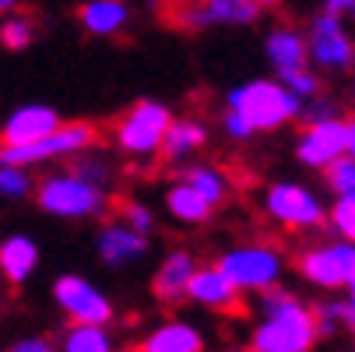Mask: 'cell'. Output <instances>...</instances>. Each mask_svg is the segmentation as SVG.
<instances>
[{
  "instance_id": "cell-1",
  "label": "cell",
  "mask_w": 355,
  "mask_h": 352,
  "mask_svg": "<svg viewBox=\"0 0 355 352\" xmlns=\"http://www.w3.org/2000/svg\"><path fill=\"white\" fill-rule=\"evenodd\" d=\"M317 342L313 307L282 285L261 292V324L250 331V352H310Z\"/></svg>"
},
{
  "instance_id": "cell-2",
  "label": "cell",
  "mask_w": 355,
  "mask_h": 352,
  "mask_svg": "<svg viewBox=\"0 0 355 352\" xmlns=\"http://www.w3.org/2000/svg\"><path fill=\"white\" fill-rule=\"evenodd\" d=\"M225 110H236L253 134H271L299 120L302 99H295L278 78H250L225 95Z\"/></svg>"
},
{
  "instance_id": "cell-3",
  "label": "cell",
  "mask_w": 355,
  "mask_h": 352,
  "mask_svg": "<svg viewBox=\"0 0 355 352\" xmlns=\"http://www.w3.org/2000/svg\"><path fill=\"white\" fill-rule=\"evenodd\" d=\"M35 205L42 215H53V219H103L110 212V194L106 187H95L85 183L81 176H74L71 169L60 173H49L35 183Z\"/></svg>"
},
{
  "instance_id": "cell-4",
  "label": "cell",
  "mask_w": 355,
  "mask_h": 352,
  "mask_svg": "<svg viewBox=\"0 0 355 352\" xmlns=\"http://www.w3.org/2000/svg\"><path fill=\"white\" fill-rule=\"evenodd\" d=\"M98 141V127L92 120H60L53 131L39 141L28 144H0V162L11 166H42V162H57V159H71L85 148H92Z\"/></svg>"
},
{
  "instance_id": "cell-5",
  "label": "cell",
  "mask_w": 355,
  "mask_h": 352,
  "mask_svg": "<svg viewBox=\"0 0 355 352\" xmlns=\"http://www.w3.org/2000/svg\"><path fill=\"white\" fill-rule=\"evenodd\" d=\"M239 292H264L282 282L285 258L271 243H236L215 261Z\"/></svg>"
},
{
  "instance_id": "cell-6",
  "label": "cell",
  "mask_w": 355,
  "mask_h": 352,
  "mask_svg": "<svg viewBox=\"0 0 355 352\" xmlns=\"http://www.w3.org/2000/svg\"><path fill=\"white\" fill-rule=\"evenodd\" d=\"M169 124H173V113L166 103H159V99H141V103H134L116 120L113 144L130 159H151V156H159L162 134Z\"/></svg>"
},
{
  "instance_id": "cell-7",
  "label": "cell",
  "mask_w": 355,
  "mask_h": 352,
  "mask_svg": "<svg viewBox=\"0 0 355 352\" xmlns=\"http://www.w3.org/2000/svg\"><path fill=\"white\" fill-rule=\"evenodd\" d=\"M264 212H268V219H275L278 226H285L292 233L327 226L324 201L310 187H302L295 180H278L264 190Z\"/></svg>"
},
{
  "instance_id": "cell-8",
  "label": "cell",
  "mask_w": 355,
  "mask_h": 352,
  "mask_svg": "<svg viewBox=\"0 0 355 352\" xmlns=\"http://www.w3.org/2000/svg\"><path fill=\"white\" fill-rule=\"evenodd\" d=\"M306 57L313 67L331 71V74H348L355 71V39L345 28V18H334L320 11L310 25L306 35Z\"/></svg>"
},
{
  "instance_id": "cell-9",
  "label": "cell",
  "mask_w": 355,
  "mask_h": 352,
  "mask_svg": "<svg viewBox=\"0 0 355 352\" xmlns=\"http://www.w3.org/2000/svg\"><path fill=\"white\" fill-rule=\"evenodd\" d=\"M295 271L306 278L317 289H345V282L355 271V243L348 240H331V243H317L306 246L302 254L295 258Z\"/></svg>"
},
{
  "instance_id": "cell-10",
  "label": "cell",
  "mask_w": 355,
  "mask_h": 352,
  "mask_svg": "<svg viewBox=\"0 0 355 352\" xmlns=\"http://www.w3.org/2000/svg\"><path fill=\"white\" fill-rule=\"evenodd\" d=\"M53 303L71 317V324H106L113 321V303L103 289H95L81 275H60L53 282Z\"/></svg>"
},
{
  "instance_id": "cell-11",
  "label": "cell",
  "mask_w": 355,
  "mask_h": 352,
  "mask_svg": "<svg viewBox=\"0 0 355 352\" xmlns=\"http://www.w3.org/2000/svg\"><path fill=\"white\" fill-rule=\"evenodd\" d=\"M338 156H345V120L331 117V120H310L299 131L295 141V159L306 169H324L331 166Z\"/></svg>"
},
{
  "instance_id": "cell-12",
  "label": "cell",
  "mask_w": 355,
  "mask_h": 352,
  "mask_svg": "<svg viewBox=\"0 0 355 352\" xmlns=\"http://www.w3.org/2000/svg\"><path fill=\"white\" fill-rule=\"evenodd\" d=\"M95 250H98V261L106 268H127L134 261H141L148 250H151V240L137 229H130L123 219H113L98 229L95 236Z\"/></svg>"
},
{
  "instance_id": "cell-13",
  "label": "cell",
  "mask_w": 355,
  "mask_h": 352,
  "mask_svg": "<svg viewBox=\"0 0 355 352\" xmlns=\"http://www.w3.org/2000/svg\"><path fill=\"white\" fill-rule=\"evenodd\" d=\"M187 299L205 310H243V292L222 275L218 265H197L187 282Z\"/></svg>"
},
{
  "instance_id": "cell-14",
  "label": "cell",
  "mask_w": 355,
  "mask_h": 352,
  "mask_svg": "<svg viewBox=\"0 0 355 352\" xmlns=\"http://www.w3.org/2000/svg\"><path fill=\"white\" fill-rule=\"evenodd\" d=\"M60 124V113L46 103H25L18 106L4 124H0V144H28V141H39L46 137Z\"/></svg>"
},
{
  "instance_id": "cell-15",
  "label": "cell",
  "mask_w": 355,
  "mask_h": 352,
  "mask_svg": "<svg viewBox=\"0 0 355 352\" xmlns=\"http://www.w3.org/2000/svg\"><path fill=\"white\" fill-rule=\"evenodd\" d=\"M193 268H197V258L190 254V250H173V254H166V261L159 265L155 278H151V292H155L159 303H166V307L183 303Z\"/></svg>"
},
{
  "instance_id": "cell-16",
  "label": "cell",
  "mask_w": 355,
  "mask_h": 352,
  "mask_svg": "<svg viewBox=\"0 0 355 352\" xmlns=\"http://www.w3.org/2000/svg\"><path fill=\"white\" fill-rule=\"evenodd\" d=\"M39 268V243L25 233H11L0 240V275L11 285H25Z\"/></svg>"
},
{
  "instance_id": "cell-17",
  "label": "cell",
  "mask_w": 355,
  "mask_h": 352,
  "mask_svg": "<svg viewBox=\"0 0 355 352\" xmlns=\"http://www.w3.org/2000/svg\"><path fill=\"white\" fill-rule=\"evenodd\" d=\"M78 22L88 35H116L127 28L130 22V4L127 0H85V4L78 8Z\"/></svg>"
},
{
  "instance_id": "cell-18",
  "label": "cell",
  "mask_w": 355,
  "mask_h": 352,
  "mask_svg": "<svg viewBox=\"0 0 355 352\" xmlns=\"http://www.w3.org/2000/svg\"><path fill=\"white\" fill-rule=\"evenodd\" d=\"M264 53H268V64L275 67V74H285V71H295V67L310 64V57H306V35L295 32V28H285V25L268 32Z\"/></svg>"
},
{
  "instance_id": "cell-19",
  "label": "cell",
  "mask_w": 355,
  "mask_h": 352,
  "mask_svg": "<svg viewBox=\"0 0 355 352\" xmlns=\"http://www.w3.org/2000/svg\"><path fill=\"white\" fill-rule=\"evenodd\" d=\"M137 352H205V335L190 321H166L141 342Z\"/></svg>"
},
{
  "instance_id": "cell-20",
  "label": "cell",
  "mask_w": 355,
  "mask_h": 352,
  "mask_svg": "<svg viewBox=\"0 0 355 352\" xmlns=\"http://www.w3.org/2000/svg\"><path fill=\"white\" fill-rule=\"evenodd\" d=\"M205 144H208V127H205V124L193 120V117H183V120L173 117V124H169L166 134H162L159 156H166L169 162H183V159H190L193 152H200Z\"/></svg>"
},
{
  "instance_id": "cell-21",
  "label": "cell",
  "mask_w": 355,
  "mask_h": 352,
  "mask_svg": "<svg viewBox=\"0 0 355 352\" xmlns=\"http://www.w3.org/2000/svg\"><path fill=\"white\" fill-rule=\"evenodd\" d=\"M166 212L180 222V226H200V222H208L211 219V205L205 197H200L187 180H176L169 190H166Z\"/></svg>"
},
{
  "instance_id": "cell-22",
  "label": "cell",
  "mask_w": 355,
  "mask_h": 352,
  "mask_svg": "<svg viewBox=\"0 0 355 352\" xmlns=\"http://www.w3.org/2000/svg\"><path fill=\"white\" fill-rule=\"evenodd\" d=\"M208 22L211 25H232V28H250L257 25L261 18V8L253 0H200Z\"/></svg>"
},
{
  "instance_id": "cell-23",
  "label": "cell",
  "mask_w": 355,
  "mask_h": 352,
  "mask_svg": "<svg viewBox=\"0 0 355 352\" xmlns=\"http://www.w3.org/2000/svg\"><path fill=\"white\" fill-rule=\"evenodd\" d=\"M183 180H187L200 197H205L211 208H218L222 201L232 194V180H229L218 166H208V162H205V166H187V169H183Z\"/></svg>"
},
{
  "instance_id": "cell-24",
  "label": "cell",
  "mask_w": 355,
  "mask_h": 352,
  "mask_svg": "<svg viewBox=\"0 0 355 352\" xmlns=\"http://www.w3.org/2000/svg\"><path fill=\"white\" fill-rule=\"evenodd\" d=\"M60 352H116L106 324H71L64 331Z\"/></svg>"
},
{
  "instance_id": "cell-25",
  "label": "cell",
  "mask_w": 355,
  "mask_h": 352,
  "mask_svg": "<svg viewBox=\"0 0 355 352\" xmlns=\"http://www.w3.org/2000/svg\"><path fill=\"white\" fill-rule=\"evenodd\" d=\"M313 321H317V335L331 338L338 331H352L355 335V307L348 299H327V303L313 307Z\"/></svg>"
},
{
  "instance_id": "cell-26",
  "label": "cell",
  "mask_w": 355,
  "mask_h": 352,
  "mask_svg": "<svg viewBox=\"0 0 355 352\" xmlns=\"http://www.w3.org/2000/svg\"><path fill=\"white\" fill-rule=\"evenodd\" d=\"M32 42H35V25H32V18L11 11L4 22H0V46H4V49H11V53H21V49H28Z\"/></svg>"
},
{
  "instance_id": "cell-27",
  "label": "cell",
  "mask_w": 355,
  "mask_h": 352,
  "mask_svg": "<svg viewBox=\"0 0 355 352\" xmlns=\"http://www.w3.org/2000/svg\"><path fill=\"white\" fill-rule=\"evenodd\" d=\"M71 173L81 176L85 183H95V187H110V180H113V166H110V159L92 156L88 148H85V152H78V156H71Z\"/></svg>"
},
{
  "instance_id": "cell-28",
  "label": "cell",
  "mask_w": 355,
  "mask_h": 352,
  "mask_svg": "<svg viewBox=\"0 0 355 352\" xmlns=\"http://www.w3.org/2000/svg\"><path fill=\"white\" fill-rule=\"evenodd\" d=\"M32 190H35V180H32L28 166L0 162V197L4 201H25Z\"/></svg>"
},
{
  "instance_id": "cell-29",
  "label": "cell",
  "mask_w": 355,
  "mask_h": 352,
  "mask_svg": "<svg viewBox=\"0 0 355 352\" xmlns=\"http://www.w3.org/2000/svg\"><path fill=\"white\" fill-rule=\"evenodd\" d=\"M324 173V183L334 197H345V194H355V159L352 156H338L331 166L320 169Z\"/></svg>"
},
{
  "instance_id": "cell-30",
  "label": "cell",
  "mask_w": 355,
  "mask_h": 352,
  "mask_svg": "<svg viewBox=\"0 0 355 352\" xmlns=\"http://www.w3.org/2000/svg\"><path fill=\"white\" fill-rule=\"evenodd\" d=\"M327 226L338 233V240L355 243V194L334 197V205L327 208Z\"/></svg>"
},
{
  "instance_id": "cell-31",
  "label": "cell",
  "mask_w": 355,
  "mask_h": 352,
  "mask_svg": "<svg viewBox=\"0 0 355 352\" xmlns=\"http://www.w3.org/2000/svg\"><path fill=\"white\" fill-rule=\"evenodd\" d=\"M278 81H282L295 99H302V103H306V99H313V95H320V88H324V81L310 71V64H306V67H295V71L278 74Z\"/></svg>"
},
{
  "instance_id": "cell-32",
  "label": "cell",
  "mask_w": 355,
  "mask_h": 352,
  "mask_svg": "<svg viewBox=\"0 0 355 352\" xmlns=\"http://www.w3.org/2000/svg\"><path fill=\"white\" fill-rule=\"evenodd\" d=\"M120 219L130 229L144 233V236H151V229H155V212H151L144 201H123V205H120Z\"/></svg>"
},
{
  "instance_id": "cell-33",
  "label": "cell",
  "mask_w": 355,
  "mask_h": 352,
  "mask_svg": "<svg viewBox=\"0 0 355 352\" xmlns=\"http://www.w3.org/2000/svg\"><path fill=\"white\" fill-rule=\"evenodd\" d=\"M173 22H176L180 28H193V32H200V28L211 25L208 15H205V8H200V0H187V4H180L176 15H173Z\"/></svg>"
},
{
  "instance_id": "cell-34",
  "label": "cell",
  "mask_w": 355,
  "mask_h": 352,
  "mask_svg": "<svg viewBox=\"0 0 355 352\" xmlns=\"http://www.w3.org/2000/svg\"><path fill=\"white\" fill-rule=\"evenodd\" d=\"M299 117L306 120V124L310 120H331V117H338V103H334V99H327V95H313V99L302 103Z\"/></svg>"
},
{
  "instance_id": "cell-35",
  "label": "cell",
  "mask_w": 355,
  "mask_h": 352,
  "mask_svg": "<svg viewBox=\"0 0 355 352\" xmlns=\"http://www.w3.org/2000/svg\"><path fill=\"white\" fill-rule=\"evenodd\" d=\"M222 131H225V137H232V141H250V137H253L250 124H246L236 110H225V113H222Z\"/></svg>"
},
{
  "instance_id": "cell-36",
  "label": "cell",
  "mask_w": 355,
  "mask_h": 352,
  "mask_svg": "<svg viewBox=\"0 0 355 352\" xmlns=\"http://www.w3.org/2000/svg\"><path fill=\"white\" fill-rule=\"evenodd\" d=\"M8 352H57V349H53V342H49V338H35L32 335V338H18Z\"/></svg>"
},
{
  "instance_id": "cell-37",
  "label": "cell",
  "mask_w": 355,
  "mask_h": 352,
  "mask_svg": "<svg viewBox=\"0 0 355 352\" xmlns=\"http://www.w3.org/2000/svg\"><path fill=\"white\" fill-rule=\"evenodd\" d=\"M324 11L334 18H355V0H324Z\"/></svg>"
},
{
  "instance_id": "cell-38",
  "label": "cell",
  "mask_w": 355,
  "mask_h": 352,
  "mask_svg": "<svg viewBox=\"0 0 355 352\" xmlns=\"http://www.w3.org/2000/svg\"><path fill=\"white\" fill-rule=\"evenodd\" d=\"M345 289H348V303L355 307V271H352V278L345 282Z\"/></svg>"
},
{
  "instance_id": "cell-39",
  "label": "cell",
  "mask_w": 355,
  "mask_h": 352,
  "mask_svg": "<svg viewBox=\"0 0 355 352\" xmlns=\"http://www.w3.org/2000/svg\"><path fill=\"white\" fill-rule=\"evenodd\" d=\"M18 8V0H0V15H11Z\"/></svg>"
},
{
  "instance_id": "cell-40",
  "label": "cell",
  "mask_w": 355,
  "mask_h": 352,
  "mask_svg": "<svg viewBox=\"0 0 355 352\" xmlns=\"http://www.w3.org/2000/svg\"><path fill=\"white\" fill-rule=\"evenodd\" d=\"M253 4H257L261 11H268V8H278V4H282V0H253Z\"/></svg>"
},
{
  "instance_id": "cell-41",
  "label": "cell",
  "mask_w": 355,
  "mask_h": 352,
  "mask_svg": "<svg viewBox=\"0 0 355 352\" xmlns=\"http://www.w3.org/2000/svg\"><path fill=\"white\" fill-rule=\"evenodd\" d=\"M352 95H355V81H352Z\"/></svg>"
}]
</instances>
